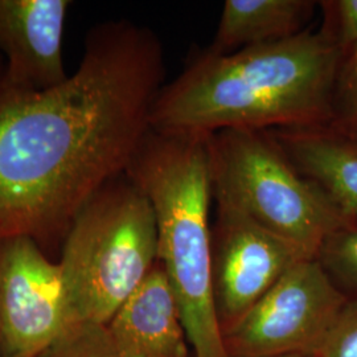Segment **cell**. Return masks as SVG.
I'll return each mask as SVG.
<instances>
[{
    "mask_svg": "<svg viewBox=\"0 0 357 357\" xmlns=\"http://www.w3.org/2000/svg\"><path fill=\"white\" fill-rule=\"evenodd\" d=\"M106 327L132 357H193L178 299L159 261Z\"/></svg>",
    "mask_w": 357,
    "mask_h": 357,
    "instance_id": "10",
    "label": "cell"
},
{
    "mask_svg": "<svg viewBox=\"0 0 357 357\" xmlns=\"http://www.w3.org/2000/svg\"><path fill=\"white\" fill-rule=\"evenodd\" d=\"M165 77L160 38L122 19L90 29L59 86L24 93L0 79V240L60 252L78 211L128 172Z\"/></svg>",
    "mask_w": 357,
    "mask_h": 357,
    "instance_id": "1",
    "label": "cell"
},
{
    "mask_svg": "<svg viewBox=\"0 0 357 357\" xmlns=\"http://www.w3.org/2000/svg\"><path fill=\"white\" fill-rule=\"evenodd\" d=\"M69 0H0L1 82L16 91H44L68 79L63 43Z\"/></svg>",
    "mask_w": 357,
    "mask_h": 357,
    "instance_id": "9",
    "label": "cell"
},
{
    "mask_svg": "<svg viewBox=\"0 0 357 357\" xmlns=\"http://www.w3.org/2000/svg\"><path fill=\"white\" fill-rule=\"evenodd\" d=\"M38 357H132L116 344L106 324L78 323L68 327Z\"/></svg>",
    "mask_w": 357,
    "mask_h": 357,
    "instance_id": "14",
    "label": "cell"
},
{
    "mask_svg": "<svg viewBox=\"0 0 357 357\" xmlns=\"http://www.w3.org/2000/svg\"><path fill=\"white\" fill-rule=\"evenodd\" d=\"M213 200L317 258L333 231L355 221L295 167L270 131L206 137Z\"/></svg>",
    "mask_w": 357,
    "mask_h": 357,
    "instance_id": "5",
    "label": "cell"
},
{
    "mask_svg": "<svg viewBox=\"0 0 357 357\" xmlns=\"http://www.w3.org/2000/svg\"><path fill=\"white\" fill-rule=\"evenodd\" d=\"M347 301L317 258L303 259L222 335L228 356H317Z\"/></svg>",
    "mask_w": 357,
    "mask_h": 357,
    "instance_id": "6",
    "label": "cell"
},
{
    "mask_svg": "<svg viewBox=\"0 0 357 357\" xmlns=\"http://www.w3.org/2000/svg\"><path fill=\"white\" fill-rule=\"evenodd\" d=\"M3 70H4V61H3V57L0 56V75L3 73Z\"/></svg>",
    "mask_w": 357,
    "mask_h": 357,
    "instance_id": "18",
    "label": "cell"
},
{
    "mask_svg": "<svg viewBox=\"0 0 357 357\" xmlns=\"http://www.w3.org/2000/svg\"><path fill=\"white\" fill-rule=\"evenodd\" d=\"M317 259L345 296L357 298V221L333 231Z\"/></svg>",
    "mask_w": 357,
    "mask_h": 357,
    "instance_id": "13",
    "label": "cell"
},
{
    "mask_svg": "<svg viewBox=\"0 0 357 357\" xmlns=\"http://www.w3.org/2000/svg\"><path fill=\"white\" fill-rule=\"evenodd\" d=\"M159 261L153 206L122 175L84 205L65 234L57 259L68 327L106 324Z\"/></svg>",
    "mask_w": 357,
    "mask_h": 357,
    "instance_id": "4",
    "label": "cell"
},
{
    "mask_svg": "<svg viewBox=\"0 0 357 357\" xmlns=\"http://www.w3.org/2000/svg\"><path fill=\"white\" fill-rule=\"evenodd\" d=\"M66 328L59 262L29 237L0 240V357H38Z\"/></svg>",
    "mask_w": 357,
    "mask_h": 357,
    "instance_id": "7",
    "label": "cell"
},
{
    "mask_svg": "<svg viewBox=\"0 0 357 357\" xmlns=\"http://www.w3.org/2000/svg\"><path fill=\"white\" fill-rule=\"evenodd\" d=\"M150 200L159 262L178 299L193 357H229L211 286V205L206 138L146 137L126 172Z\"/></svg>",
    "mask_w": 357,
    "mask_h": 357,
    "instance_id": "3",
    "label": "cell"
},
{
    "mask_svg": "<svg viewBox=\"0 0 357 357\" xmlns=\"http://www.w3.org/2000/svg\"><path fill=\"white\" fill-rule=\"evenodd\" d=\"M317 357H357V298H348Z\"/></svg>",
    "mask_w": 357,
    "mask_h": 357,
    "instance_id": "17",
    "label": "cell"
},
{
    "mask_svg": "<svg viewBox=\"0 0 357 357\" xmlns=\"http://www.w3.org/2000/svg\"><path fill=\"white\" fill-rule=\"evenodd\" d=\"M290 357H317V356H290Z\"/></svg>",
    "mask_w": 357,
    "mask_h": 357,
    "instance_id": "19",
    "label": "cell"
},
{
    "mask_svg": "<svg viewBox=\"0 0 357 357\" xmlns=\"http://www.w3.org/2000/svg\"><path fill=\"white\" fill-rule=\"evenodd\" d=\"M295 167L357 221V139L328 126L270 131Z\"/></svg>",
    "mask_w": 357,
    "mask_h": 357,
    "instance_id": "11",
    "label": "cell"
},
{
    "mask_svg": "<svg viewBox=\"0 0 357 357\" xmlns=\"http://www.w3.org/2000/svg\"><path fill=\"white\" fill-rule=\"evenodd\" d=\"M303 259L293 243L234 209L216 205L211 236V286L222 335Z\"/></svg>",
    "mask_w": 357,
    "mask_h": 357,
    "instance_id": "8",
    "label": "cell"
},
{
    "mask_svg": "<svg viewBox=\"0 0 357 357\" xmlns=\"http://www.w3.org/2000/svg\"><path fill=\"white\" fill-rule=\"evenodd\" d=\"M317 1L227 0L208 51L230 53L246 47L293 38L306 31Z\"/></svg>",
    "mask_w": 357,
    "mask_h": 357,
    "instance_id": "12",
    "label": "cell"
},
{
    "mask_svg": "<svg viewBox=\"0 0 357 357\" xmlns=\"http://www.w3.org/2000/svg\"><path fill=\"white\" fill-rule=\"evenodd\" d=\"M328 128L357 139V44L343 53L335 81Z\"/></svg>",
    "mask_w": 357,
    "mask_h": 357,
    "instance_id": "15",
    "label": "cell"
},
{
    "mask_svg": "<svg viewBox=\"0 0 357 357\" xmlns=\"http://www.w3.org/2000/svg\"><path fill=\"white\" fill-rule=\"evenodd\" d=\"M340 51L321 31L246 47L205 50L165 84L151 112L153 132L206 138L224 130L328 126Z\"/></svg>",
    "mask_w": 357,
    "mask_h": 357,
    "instance_id": "2",
    "label": "cell"
},
{
    "mask_svg": "<svg viewBox=\"0 0 357 357\" xmlns=\"http://www.w3.org/2000/svg\"><path fill=\"white\" fill-rule=\"evenodd\" d=\"M321 33L345 53L357 44V0L320 1Z\"/></svg>",
    "mask_w": 357,
    "mask_h": 357,
    "instance_id": "16",
    "label": "cell"
}]
</instances>
